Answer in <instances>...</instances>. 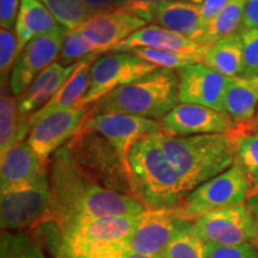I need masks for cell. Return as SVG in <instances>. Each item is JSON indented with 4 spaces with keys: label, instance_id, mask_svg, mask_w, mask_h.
Returning <instances> with one entry per match:
<instances>
[{
    "label": "cell",
    "instance_id": "6",
    "mask_svg": "<svg viewBox=\"0 0 258 258\" xmlns=\"http://www.w3.org/2000/svg\"><path fill=\"white\" fill-rule=\"evenodd\" d=\"M51 208L48 171L21 184L0 189V225L3 231L19 232L44 222Z\"/></svg>",
    "mask_w": 258,
    "mask_h": 258
},
{
    "label": "cell",
    "instance_id": "47",
    "mask_svg": "<svg viewBox=\"0 0 258 258\" xmlns=\"http://www.w3.org/2000/svg\"><path fill=\"white\" fill-rule=\"evenodd\" d=\"M257 129H258V124H257Z\"/></svg>",
    "mask_w": 258,
    "mask_h": 258
},
{
    "label": "cell",
    "instance_id": "9",
    "mask_svg": "<svg viewBox=\"0 0 258 258\" xmlns=\"http://www.w3.org/2000/svg\"><path fill=\"white\" fill-rule=\"evenodd\" d=\"M158 70L152 63L129 53H110L93 61L90 86L79 106H89L120 86L133 83Z\"/></svg>",
    "mask_w": 258,
    "mask_h": 258
},
{
    "label": "cell",
    "instance_id": "2",
    "mask_svg": "<svg viewBox=\"0 0 258 258\" xmlns=\"http://www.w3.org/2000/svg\"><path fill=\"white\" fill-rule=\"evenodd\" d=\"M153 137L178 172L188 195L235 164V139L231 133L173 138L158 132Z\"/></svg>",
    "mask_w": 258,
    "mask_h": 258
},
{
    "label": "cell",
    "instance_id": "7",
    "mask_svg": "<svg viewBox=\"0 0 258 258\" xmlns=\"http://www.w3.org/2000/svg\"><path fill=\"white\" fill-rule=\"evenodd\" d=\"M69 144L77 163L86 175L105 188L133 196L128 167L104 137L82 129Z\"/></svg>",
    "mask_w": 258,
    "mask_h": 258
},
{
    "label": "cell",
    "instance_id": "28",
    "mask_svg": "<svg viewBox=\"0 0 258 258\" xmlns=\"http://www.w3.org/2000/svg\"><path fill=\"white\" fill-rule=\"evenodd\" d=\"M21 118L17 98L9 95L8 85L2 86V97H0V153L21 143L19 137Z\"/></svg>",
    "mask_w": 258,
    "mask_h": 258
},
{
    "label": "cell",
    "instance_id": "45",
    "mask_svg": "<svg viewBox=\"0 0 258 258\" xmlns=\"http://www.w3.org/2000/svg\"><path fill=\"white\" fill-rule=\"evenodd\" d=\"M256 235H257V238H256V245L258 246V215L256 217Z\"/></svg>",
    "mask_w": 258,
    "mask_h": 258
},
{
    "label": "cell",
    "instance_id": "34",
    "mask_svg": "<svg viewBox=\"0 0 258 258\" xmlns=\"http://www.w3.org/2000/svg\"><path fill=\"white\" fill-rule=\"evenodd\" d=\"M18 56L17 37L14 32L2 29L0 31V76L2 86H10V77Z\"/></svg>",
    "mask_w": 258,
    "mask_h": 258
},
{
    "label": "cell",
    "instance_id": "31",
    "mask_svg": "<svg viewBox=\"0 0 258 258\" xmlns=\"http://www.w3.org/2000/svg\"><path fill=\"white\" fill-rule=\"evenodd\" d=\"M129 53L134 54L147 62L154 64L157 69H166L178 71L184 69L190 64L203 63L205 56L203 54L179 53V51L171 50H158L151 48H138Z\"/></svg>",
    "mask_w": 258,
    "mask_h": 258
},
{
    "label": "cell",
    "instance_id": "8",
    "mask_svg": "<svg viewBox=\"0 0 258 258\" xmlns=\"http://www.w3.org/2000/svg\"><path fill=\"white\" fill-rule=\"evenodd\" d=\"M251 182L238 164L192 190L175 208L179 218L195 221L207 213L237 207L246 202Z\"/></svg>",
    "mask_w": 258,
    "mask_h": 258
},
{
    "label": "cell",
    "instance_id": "27",
    "mask_svg": "<svg viewBox=\"0 0 258 258\" xmlns=\"http://www.w3.org/2000/svg\"><path fill=\"white\" fill-rule=\"evenodd\" d=\"M246 0H231L224 11L206 29L201 43L211 47L215 42L235 34L243 24Z\"/></svg>",
    "mask_w": 258,
    "mask_h": 258
},
{
    "label": "cell",
    "instance_id": "17",
    "mask_svg": "<svg viewBox=\"0 0 258 258\" xmlns=\"http://www.w3.org/2000/svg\"><path fill=\"white\" fill-rule=\"evenodd\" d=\"M180 218L173 209H146L132 234L128 252L157 256L165 251L175 235Z\"/></svg>",
    "mask_w": 258,
    "mask_h": 258
},
{
    "label": "cell",
    "instance_id": "33",
    "mask_svg": "<svg viewBox=\"0 0 258 258\" xmlns=\"http://www.w3.org/2000/svg\"><path fill=\"white\" fill-rule=\"evenodd\" d=\"M92 54H96L95 47L82 31L78 29L66 30L57 62L62 66H72Z\"/></svg>",
    "mask_w": 258,
    "mask_h": 258
},
{
    "label": "cell",
    "instance_id": "4",
    "mask_svg": "<svg viewBox=\"0 0 258 258\" xmlns=\"http://www.w3.org/2000/svg\"><path fill=\"white\" fill-rule=\"evenodd\" d=\"M141 215V214H140ZM140 215L79 221L63 230L51 227L55 258H124Z\"/></svg>",
    "mask_w": 258,
    "mask_h": 258
},
{
    "label": "cell",
    "instance_id": "29",
    "mask_svg": "<svg viewBox=\"0 0 258 258\" xmlns=\"http://www.w3.org/2000/svg\"><path fill=\"white\" fill-rule=\"evenodd\" d=\"M0 258H47L43 247L25 231H2Z\"/></svg>",
    "mask_w": 258,
    "mask_h": 258
},
{
    "label": "cell",
    "instance_id": "14",
    "mask_svg": "<svg viewBox=\"0 0 258 258\" xmlns=\"http://www.w3.org/2000/svg\"><path fill=\"white\" fill-rule=\"evenodd\" d=\"M160 127L167 137L183 138L231 133L234 125L225 112L207 106L179 103L161 120Z\"/></svg>",
    "mask_w": 258,
    "mask_h": 258
},
{
    "label": "cell",
    "instance_id": "46",
    "mask_svg": "<svg viewBox=\"0 0 258 258\" xmlns=\"http://www.w3.org/2000/svg\"><path fill=\"white\" fill-rule=\"evenodd\" d=\"M257 124H258V109H257Z\"/></svg>",
    "mask_w": 258,
    "mask_h": 258
},
{
    "label": "cell",
    "instance_id": "3",
    "mask_svg": "<svg viewBox=\"0 0 258 258\" xmlns=\"http://www.w3.org/2000/svg\"><path fill=\"white\" fill-rule=\"evenodd\" d=\"M133 196L147 209H173L188 194L183 182L153 134L141 139L128 156Z\"/></svg>",
    "mask_w": 258,
    "mask_h": 258
},
{
    "label": "cell",
    "instance_id": "36",
    "mask_svg": "<svg viewBox=\"0 0 258 258\" xmlns=\"http://www.w3.org/2000/svg\"><path fill=\"white\" fill-rule=\"evenodd\" d=\"M205 258H258V252L253 243L240 245L207 243Z\"/></svg>",
    "mask_w": 258,
    "mask_h": 258
},
{
    "label": "cell",
    "instance_id": "16",
    "mask_svg": "<svg viewBox=\"0 0 258 258\" xmlns=\"http://www.w3.org/2000/svg\"><path fill=\"white\" fill-rule=\"evenodd\" d=\"M180 103L207 106L224 112V98L231 78L215 72L203 63L190 64L177 71Z\"/></svg>",
    "mask_w": 258,
    "mask_h": 258
},
{
    "label": "cell",
    "instance_id": "37",
    "mask_svg": "<svg viewBox=\"0 0 258 258\" xmlns=\"http://www.w3.org/2000/svg\"><path fill=\"white\" fill-rule=\"evenodd\" d=\"M165 2H170V0H120L117 9L127 10L144 19L146 23H151L154 8Z\"/></svg>",
    "mask_w": 258,
    "mask_h": 258
},
{
    "label": "cell",
    "instance_id": "32",
    "mask_svg": "<svg viewBox=\"0 0 258 258\" xmlns=\"http://www.w3.org/2000/svg\"><path fill=\"white\" fill-rule=\"evenodd\" d=\"M233 138L237 150L235 164L241 167L251 183L256 182L258 179V129Z\"/></svg>",
    "mask_w": 258,
    "mask_h": 258
},
{
    "label": "cell",
    "instance_id": "12",
    "mask_svg": "<svg viewBox=\"0 0 258 258\" xmlns=\"http://www.w3.org/2000/svg\"><path fill=\"white\" fill-rule=\"evenodd\" d=\"M64 32L66 29L61 28L29 42L17 56L12 69L10 77V91L12 95L17 97L23 95L34 80L59 59Z\"/></svg>",
    "mask_w": 258,
    "mask_h": 258
},
{
    "label": "cell",
    "instance_id": "19",
    "mask_svg": "<svg viewBox=\"0 0 258 258\" xmlns=\"http://www.w3.org/2000/svg\"><path fill=\"white\" fill-rule=\"evenodd\" d=\"M257 109L258 77L231 78L225 93L224 112L233 122V137L257 131Z\"/></svg>",
    "mask_w": 258,
    "mask_h": 258
},
{
    "label": "cell",
    "instance_id": "44",
    "mask_svg": "<svg viewBox=\"0 0 258 258\" xmlns=\"http://www.w3.org/2000/svg\"><path fill=\"white\" fill-rule=\"evenodd\" d=\"M186 2H190L192 3V4H198V5H201L205 0H186Z\"/></svg>",
    "mask_w": 258,
    "mask_h": 258
},
{
    "label": "cell",
    "instance_id": "39",
    "mask_svg": "<svg viewBox=\"0 0 258 258\" xmlns=\"http://www.w3.org/2000/svg\"><path fill=\"white\" fill-rule=\"evenodd\" d=\"M231 0H205L201 4V19L205 30L227 8ZM206 32V31H205Z\"/></svg>",
    "mask_w": 258,
    "mask_h": 258
},
{
    "label": "cell",
    "instance_id": "42",
    "mask_svg": "<svg viewBox=\"0 0 258 258\" xmlns=\"http://www.w3.org/2000/svg\"><path fill=\"white\" fill-rule=\"evenodd\" d=\"M245 205L247 206V208L250 209L251 213L257 217L258 215V179L256 182L251 183L250 191L247 194V199Z\"/></svg>",
    "mask_w": 258,
    "mask_h": 258
},
{
    "label": "cell",
    "instance_id": "35",
    "mask_svg": "<svg viewBox=\"0 0 258 258\" xmlns=\"http://www.w3.org/2000/svg\"><path fill=\"white\" fill-rule=\"evenodd\" d=\"M243 42V74L245 78L258 77V28L239 29Z\"/></svg>",
    "mask_w": 258,
    "mask_h": 258
},
{
    "label": "cell",
    "instance_id": "11",
    "mask_svg": "<svg viewBox=\"0 0 258 258\" xmlns=\"http://www.w3.org/2000/svg\"><path fill=\"white\" fill-rule=\"evenodd\" d=\"M194 227L206 243L256 245V217L245 203L233 208L207 213L194 221Z\"/></svg>",
    "mask_w": 258,
    "mask_h": 258
},
{
    "label": "cell",
    "instance_id": "22",
    "mask_svg": "<svg viewBox=\"0 0 258 258\" xmlns=\"http://www.w3.org/2000/svg\"><path fill=\"white\" fill-rule=\"evenodd\" d=\"M96 57V54H92V55L86 56L85 59L80 61L77 69L71 74L66 83L61 86L59 91L55 93V96L47 104L42 106L40 110L34 112L28 118L25 125H27L29 132L36 122L43 120L48 116L78 106L79 102L85 96L90 86V74H91V67Z\"/></svg>",
    "mask_w": 258,
    "mask_h": 258
},
{
    "label": "cell",
    "instance_id": "5",
    "mask_svg": "<svg viewBox=\"0 0 258 258\" xmlns=\"http://www.w3.org/2000/svg\"><path fill=\"white\" fill-rule=\"evenodd\" d=\"M179 77L173 70L158 69L133 83L120 86L93 103L90 114L122 112L163 120L178 104Z\"/></svg>",
    "mask_w": 258,
    "mask_h": 258
},
{
    "label": "cell",
    "instance_id": "26",
    "mask_svg": "<svg viewBox=\"0 0 258 258\" xmlns=\"http://www.w3.org/2000/svg\"><path fill=\"white\" fill-rule=\"evenodd\" d=\"M207 243L195 231L194 221L180 218L172 240L164 251V258H205Z\"/></svg>",
    "mask_w": 258,
    "mask_h": 258
},
{
    "label": "cell",
    "instance_id": "21",
    "mask_svg": "<svg viewBox=\"0 0 258 258\" xmlns=\"http://www.w3.org/2000/svg\"><path fill=\"white\" fill-rule=\"evenodd\" d=\"M138 48H151V49L203 54V55H206L209 49L208 46L158 25L151 24L134 32L127 40L117 44L110 53H127Z\"/></svg>",
    "mask_w": 258,
    "mask_h": 258
},
{
    "label": "cell",
    "instance_id": "1",
    "mask_svg": "<svg viewBox=\"0 0 258 258\" xmlns=\"http://www.w3.org/2000/svg\"><path fill=\"white\" fill-rule=\"evenodd\" d=\"M49 178L51 208L46 221L56 230L90 219L140 215L147 209L133 196L105 188L86 175L69 143L54 153Z\"/></svg>",
    "mask_w": 258,
    "mask_h": 258
},
{
    "label": "cell",
    "instance_id": "41",
    "mask_svg": "<svg viewBox=\"0 0 258 258\" xmlns=\"http://www.w3.org/2000/svg\"><path fill=\"white\" fill-rule=\"evenodd\" d=\"M80 2L95 14L105 10L117 9L120 4V0H80Z\"/></svg>",
    "mask_w": 258,
    "mask_h": 258
},
{
    "label": "cell",
    "instance_id": "24",
    "mask_svg": "<svg viewBox=\"0 0 258 258\" xmlns=\"http://www.w3.org/2000/svg\"><path fill=\"white\" fill-rule=\"evenodd\" d=\"M61 25L40 0H22L16 23L18 55L29 42L42 35L60 30Z\"/></svg>",
    "mask_w": 258,
    "mask_h": 258
},
{
    "label": "cell",
    "instance_id": "15",
    "mask_svg": "<svg viewBox=\"0 0 258 258\" xmlns=\"http://www.w3.org/2000/svg\"><path fill=\"white\" fill-rule=\"evenodd\" d=\"M147 23L124 9L97 12L78 28L95 47L96 54L108 53Z\"/></svg>",
    "mask_w": 258,
    "mask_h": 258
},
{
    "label": "cell",
    "instance_id": "23",
    "mask_svg": "<svg viewBox=\"0 0 258 258\" xmlns=\"http://www.w3.org/2000/svg\"><path fill=\"white\" fill-rule=\"evenodd\" d=\"M47 170L46 161L41 160L28 141L15 144L0 153V186L2 189L21 184Z\"/></svg>",
    "mask_w": 258,
    "mask_h": 258
},
{
    "label": "cell",
    "instance_id": "13",
    "mask_svg": "<svg viewBox=\"0 0 258 258\" xmlns=\"http://www.w3.org/2000/svg\"><path fill=\"white\" fill-rule=\"evenodd\" d=\"M89 111V106H79L36 122L28 134L29 146L41 160L47 161L50 154L55 153L79 133Z\"/></svg>",
    "mask_w": 258,
    "mask_h": 258
},
{
    "label": "cell",
    "instance_id": "20",
    "mask_svg": "<svg viewBox=\"0 0 258 258\" xmlns=\"http://www.w3.org/2000/svg\"><path fill=\"white\" fill-rule=\"evenodd\" d=\"M151 24L176 32L199 43H201L206 31L201 19V5L192 4L186 0H170L156 6Z\"/></svg>",
    "mask_w": 258,
    "mask_h": 258
},
{
    "label": "cell",
    "instance_id": "43",
    "mask_svg": "<svg viewBox=\"0 0 258 258\" xmlns=\"http://www.w3.org/2000/svg\"><path fill=\"white\" fill-rule=\"evenodd\" d=\"M124 258H164L163 254H157V256H150V254H138L128 252Z\"/></svg>",
    "mask_w": 258,
    "mask_h": 258
},
{
    "label": "cell",
    "instance_id": "38",
    "mask_svg": "<svg viewBox=\"0 0 258 258\" xmlns=\"http://www.w3.org/2000/svg\"><path fill=\"white\" fill-rule=\"evenodd\" d=\"M22 0H0V25L11 31L16 28Z\"/></svg>",
    "mask_w": 258,
    "mask_h": 258
},
{
    "label": "cell",
    "instance_id": "40",
    "mask_svg": "<svg viewBox=\"0 0 258 258\" xmlns=\"http://www.w3.org/2000/svg\"><path fill=\"white\" fill-rule=\"evenodd\" d=\"M241 28L244 29L258 28V0H246Z\"/></svg>",
    "mask_w": 258,
    "mask_h": 258
},
{
    "label": "cell",
    "instance_id": "25",
    "mask_svg": "<svg viewBox=\"0 0 258 258\" xmlns=\"http://www.w3.org/2000/svg\"><path fill=\"white\" fill-rule=\"evenodd\" d=\"M203 64L227 78L241 77L244 63L243 42L239 30L209 47Z\"/></svg>",
    "mask_w": 258,
    "mask_h": 258
},
{
    "label": "cell",
    "instance_id": "10",
    "mask_svg": "<svg viewBox=\"0 0 258 258\" xmlns=\"http://www.w3.org/2000/svg\"><path fill=\"white\" fill-rule=\"evenodd\" d=\"M82 129L95 132L104 137L120 154L128 170V156L132 147L141 139L161 132L160 123L156 120L122 112L91 115L89 111Z\"/></svg>",
    "mask_w": 258,
    "mask_h": 258
},
{
    "label": "cell",
    "instance_id": "18",
    "mask_svg": "<svg viewBox=\"0 0 258 258\" xmlns=\"http://www.w3.org/2000/svg\"><path fill=\"white\" fill-rule=\"evenodd\" d=\"M78 64L79 62L72 66H62L55 61L34 80V83L29 86L23 95L17 97L19 118H21L19 137L22 141H24L25 137H28L29 134V129L25 125L28 118L55 96V93L66 83Z\"/></svg>",
    "mask_w": 258,
    "mask_h": 258
},
{
    "label": "cell",
    "instance_id": "30",
    "mask_svg": "<svg viewBox=\"0 0 258 258\" xmlns=\"http://www.w3.org/2000/svg\"><path fill=\"white\" fill-rule=\"evenodd\" d=\"M55 17L61 27L74 30L85 24L95 15L80 0H40Z\"/></svg>",
    "mask_w": 258,
    "mask_h": 258
}]
</instances>
